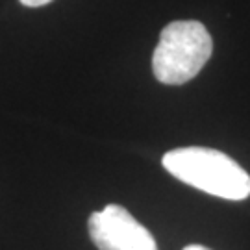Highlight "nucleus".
<instances>
[{
  "mask_svg": "<svg viewBox=\"0 0 250 250\" xmlns=\"http://www.w3.org/2000/svg\"><path fill=\"white\" fill-rule=\"evenodd\" d=\"M87 230L99 250H158L152 233L123 206L107 204L91 213Z\"/></svg>",
  "mask_w": 250,
  "mask_h": 250,
  "instance_id": "nucleus-3",
  "label": "nucleus"
},
{
  "mask_svg": "<svg viewBox=\"0 0 250 250\" xmlns=\"http://www.w3.org/2000/svg\"><path fill=\"white\" fill-rule=\"evenodd\" d=\"M184 250H211V249H208L204 245H188Z\"/></svg>",
  "mask_w": 250,
  "mask_h": 250,
  "instance_id": "nucleus-5",
  "label": "nucleus"
},
{
  "mask_svg": "<svg viewBox=\"0 0 250 250\" xmlns=\"http://www.w3.org/2000/svg\"><path fill=\"white\" fill-rule=\"evenodd\" d=\"M52 0H21L22 6H28V8H41V6H46L50 4Z\"/></svg>",
  "mask_w": 250,
  "mask_h": 250,
  "instance_id": "nucleus-4",
  "label": "nucleus"
},
{
  "mask_svg": "<svg viewBox=\"0 0 250 250\" xmlns=\"http://www.w3.org/2000/svg\"><path fill=\"white\" fill-rule=\"evenodd\" d=\"M161 163L174 178L208 195L226 200L250 197L249 172L224 152L204 146H184L167 152Z\"/></svg>",
  "mask_w": 250,
  "mask_h": 250,
  "instance_id": "nucleus-1",
  "label": "nucleus"
},
{
  "mask_svg": "<svg viewBox=\"0 0 250 250\" xmlns=\"http://www.w3.org/2000/svg\"><path fill=\"white\" fill-rule=\"evenodd\" d=\"M213 52V39L198 21H174L161 30L152 56L156 80L165 85H182L202 71Z\"/></svg>",
  "mask_w": 250,
  "mask_h": 250,
  "instance_id": "nucleus-2",
  "label": "nucleus"
}]
</instances>
